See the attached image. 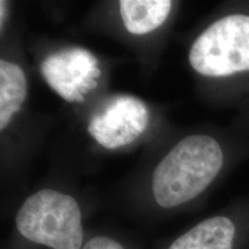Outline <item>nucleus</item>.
<instances>
[{"label":"nucleus","mask_w":249,"mask_h":249,"mask_svg":"<svg viewBox=\"0 0 249 249\" xmlns=\"http://www.w3.org/2000/svg\"><path fill=\"white\" fill-rule=\"evenodd\" d=\"M222 148L208 135L181 140L152 174V194L161 208H174L198 196L223 166Z\"/></svg>","instance_id":"f257e3e1"},{"label":"nucleus","mask_w":249,"mask_h":249,"mask_svg":"<svg viewBox=\"0 0 249 249\" xmlns=\"http://www.w3.org/2000/svg\"><path fill=\"white\" fill-rule=\"evenodd\" d=\"M23 238L52 249H80L83 240L79 204L70 195L43 189L31 195L17 214Z\"/></svg>","instance_id":"f03ea898"},{"label":"nucleus","mask_w":249,"mask_h":249,"mask_svg":"<svg viewBox=\"0 0 249 249\" xmlns=\"http://www.w3.org/2000/svg\"><path fill=\"white\" fill-rule=\"evenodd\" d=\"M189 62L204 76L249 71V15H229L211 24L193 44Z\"/></svg>","instance_id":"7ed1b4c3"},{"label":"nucleus","mask_w":249,"mask_h":249,"mask_svg":"<svg viewBox=\"0 0 249 249\" xmlns=\"http://www.w3.org/2000/svg\"><path fill=\"white\" fill-rule=\"evenodd\" d=\"M236 226L225 216H214L179 236L169 249H234Z\"/></svg>","instance_id":"20e7f679"},{"label":"nucleus","mask_w":249,"mask_h":249,"mask_svg":"<svg viewBox=\"0 0 249 249\" xmlns=\"http://www.w3.org/2000/svg\"><path fill=\"white\" fill-rule=\"evenodd\" d=\"M171 7L170 0H121L120 14L130 34L143 35L160 27Z\"/></svg>","instance_id":"39448f33"},{"label":"nucleus","mask_w":249,"mask_h":249,"mask_svg":"<svg viewBox=\"0 0 249 249\" xmlns=\"http://www.w3.org/2000/svg\"><path fill=\"white\" fill-rule=\"evenodd\" d=\"M27 91L22 68L13 62L0 61V129L6 128L14 114L21 110Z\"/></svg>","instance_id":"423d86ee"},{"label":"nucleus","mask_w":249,"mask_h":249,"mask_svg":"<svg viewBox=\"0 0 249 249\" xmlns=\"http://www.w3.org/2000/svg\"><path fill=\"white\" fill-rule=\"evenodd\" d=\"M83 249H124L123 245L113 240V239L107 238V236H96V238L90 239L85 245Z\"/></svg>","instance_id":"0eeeda50"},{"label":"nucleus","mask_w":249,"mask_h":249,"mask_svg":"<svg viewBox=\"0 0 249 249\" xmlns=\"http://www.w3.org/2000/svg\"><path fill=\"white\" fill-rule=\"evenodd\" d=\"M6 5H7V2L4 1H0V26H1V29L2 27H4V22H5V18H6Z\"/></svg>","instance_id":"6e6552de"}]
</instances>
